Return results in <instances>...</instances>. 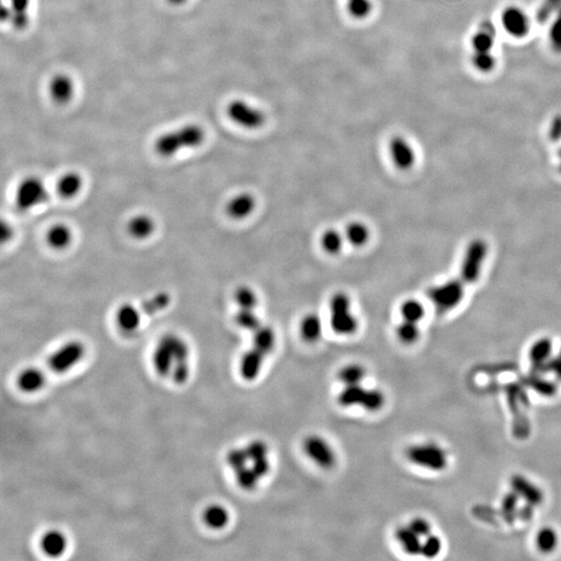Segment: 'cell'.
<instances>
[{"instance_id":"cell-42","label":"cell","mask_w":561,"mask_h":561,"mask_svg":"<svg viewBox=\"0 0 561 561\" xmlns=\"http://www.w3.org/2000/svg\"><path fill=\"white\" fill-rule=\"evenodd\" d=\"M493 30L486 28L479 30L472 37L471 46L475 52L492 51L494 47V35Z\"/></svg>"},{"instance_id":"cell-14","label":"cell","mask_w":561,"mask_h":561,"mask_svg":"<svg viewBox=\"0 0 561 561\" xmlns=\"http://www.w3.org/2000/svg\"><path fill=\"white\" fill-rule=\"evenodd\" d=\"M553 351V343L549 338L536 340L529 349V360L532 363V373L545 374Z\"/></svg>"},{"instance_id":"cell-18","label":"cell","mask_w":561,"mask_h":561,"mask_svg":"<svg viewBox=\"0 0 561 561\" xmlns=\"http://www.w3.org/2000/svg\"><path fill=\"white\" fill-rule=\"evenodd\" d=\"M265 356L253 347L243 355L240 363V373L245 381H254L260 373Z\"/></svg>"},{"instance_id":"cell-10","label":"cell","mask_w":561,"mask_h":561,"mask_svg":"<svg viewBox=\"0 0 561 561\" xmlns=\"http://www.w3.org/2000/svg\"><path fill=\"white\" fill-rule=\"evenodd\" d=\"M390 158L395 168L409 171L415 166L416 152L413 145L403 136H394L388 145Z\"/></svg>"},{"instance_id":"cell-51","label":"cell","mask_w":561,"mask_h":561,"mask_svg":"<svg viewBox=\"0 0 561 561\" xmlns=\"http://www.w3.org/2000/svg\"><path fill=\"white\" fill-rule=\"evenodd\" d=\"M561 0H545L542 7L538 12V22H546L549 16L553 14V11L558 12L560 10Z\"/></svg>"},{"instance_id":"cell-25","label":"cell","mask_w":561,"mask_h":561,"mask_svg":"<svg viewBox=\"0 0 561 561\" xmlns=\"http://www.w3.org/2000/svg\"><path fill=\"white\" fill-rule=\"evenodd\" d=\"M301 336L305 341L313 343L319 341L323 336V321L316 313H308L301 319L299 325Z\"/></svg>"},{"instance_id":"cell-20","label":"cell","mask_w":561,"mask_h":561,"mask_svg":"<svg viewBox=\"0 0 561 561\" xmlns=\"http://www.w3.org/2000/svg\"><path fill=\"white\" fill-rule=\"evenodd\" d=\"M345 243L347 240H345L343 232H340L337 229L334 228L325 229L321 233V238H319L321 249L329 256L339 255L345 247Z\"/></svg>"},{"instance_id":"cell-21","label":"cell","mask_w":561,"mask_h":561,"mask_svg":"<svg viewBox=\"0 0 561 561\" xmlns=\"http://www.w3.org/2000/svg\"><path fill=\"white\" fill-rule=\"evenodd\" d=\"M73 240L71 229L65 224L53 225L46 233V241L51 249L62 251L67 249Z\"/></svg>"},{"instance_id":"cell-53","label":"cell","mask_w":561,"mask_h":561,"mask_svg":"<svg viewBox=\"0 0 561 561\" xmlns=\"http://www.w3.org/2000/svg\"><path fill=\"white\" fill-rule=\"evenodd\" d=\"M549 136L551 140L554 142H558L561 140V116H555L551 122L550 128H549Z\"/></svg>"},{"instance_id":"cell-58","label":"cell","mask_w":561,"mask_h":561,"mask_svg":"<svg viewBox=\"0 0 561 561\" xmlns=\"http://www.w3.org/2000/svg\"><path fill=\"white\" fill-rule=\"evenodd\" d=\"M559 356H560V357H561V347H560V351H559Z\"/></svg>"},{"instance_id":"cell-55","label":"cell","mask_w":561,"mask_h":561,"mask_svg":"<svg viewBox=\"0 0 561 561\" xmlns=\"http://www.w3.org/2000/svg\"><path fill=\"white\" fill-rule=\"evenodd\" d=\"M14 231L13 228L8 224L7 222L3 221L1 223V230H0V237H1V241L3 243L7 242V241L11 240L12 237H13Z\"/></svg>"},{"instance_id":"cell-46","label":"cell","mask_w":561,"mask_h":561,"mask_svg":"<svg viewBox=\"0 0 561 561\" xmlns=\"http://www.w3.org/2000/svg\"><path fill=\"white\" fill-rule=\"evenodd\" d=\"M441 550V540L436 536L429 534V536H426L425 540L422 543L420 553L426 558H434V557L440 554Z\"/></svg>"},{"instance_id":"cell-48","label":"cell","mask_w":561,"mask_h":561,"mask_svg":"<svg viewBox=\"0 0 561 561\" xmlns=\"http://www.w3.org/2000/svg\"><path fill=\"white\" fill-rule=\"evenodd\" d=\"M247 460H249L245 449L236 448V449L230 450L227 456V462L234 472L247 466Z\"/></svg>"},{"instance_id":"cell-28","label":"cell","mask_w":561,"mask_h":561,"mask_svg":"<svg viewBox=\"0 0 561 561\" xmlns=\"http://www.w3.org/2000/svg\"><path fill=\"white\" fill-rule=\"evenodd\" d=\"M396 540L400 543L402 548L408 554L417 555L421 551V540L420 536L408 527H400L395 532Z\"/></svg>"},{"instance_id":"cell-24","label":"cell","mask_w":561,"mask_h":561,"mask_svg":"<svg viewBox=\"0 0 561 561\" xmlns=\"http://www.w3.org/2000/svg\"><path fill=\"white\" fill-rule=\"evenodd\" d=\"M73 82L66 75H58L50 82V95L56 103H67L73 96Z\"/></svg>"},{"instance_id":"cell-12","label":"cell","mask_w":561,"mask_h":561,"mask_svg":"<svg viewBox=\"0 0 561 561\" xmlns=\"http://www.w3.org/2000/svg\"><path fill=\"white\" fill-rule=\"evenodd\" d=\"M501 24L506 33L516 39L526 37L530 32V19L526 12L514 5H510L502 12Z\"/></svg>"},{"instance_id":"cell-47","label":"cell","mask_w":561,"mask_h":561,"mask_svg":"<svg viewBox=\"0 0 561 561\" xmlns=\"http://www.w3.org/2000/svg\"><path fill=\"white\" fill-rule=\"evenodd\" d=\"M549 39L553 49L561 53V8L557 12L556 18L551 25Z\"/></svg>"},{"instance_id":"cell-8","label":"cell","mask_w":561,"mask_h":561,"mask_svg":"<svg viewBox=\"0 0 561 561\" xmlns=\"http://www.w3.org/2000/svg\"><path fill=\"white\" fill-rule=\"evenodd\" d=\"M229 118L247 129H258L265 123V114L262 110L251 105L243 100H234L227 108Z\"/></svg>"},{"instance_id":"cell-39","label":"cell","mask_w":561,"mask_h":561,"mask_svg":"<svg viewBox=\"0 0 561 561\" xmlns=\"http://www.w3.org/2000/svg\"><path fill=\"white\" fill-rule=\"evenodd\" d=\"M536 543L538 550L544 553H550L558 544V536L552 528L545 527L536 534Z\"/></svg>"},{"instance_id":"cell-30","label":"cell","mask_w":561,"mask_h":561,"mask_svg":"<svg viewBox=\"0 0 561 561\" xmlns=\"http://www.w3.org/2000/svg\"><path fill=\"white\" fill-rule=\"evenodd\" d=\"M160 341L164 342L170 349L174 358V364L176 362L188 361L190 347L182 338L174 334H166L160 339Z\"/></svg>"},{"instance_id":"cell-16","label":"cell","mask_w":561,"mask_h":561,"mask_svg":"<svg viewBox=\"0 0 561 561\" xmlns=\"http://www.w3.org/2000/svg\"><path fill=\"white\" fill-rule=\"evenodd\" d=\"M343 234L347 243L353 247H366L371 239V230L368 225L361 221L349 223Z\"/></svg>"},{"instance_id":"cell-37","label":"cell","mask_w":561,"mask_h":561,"mask_svg":"<svg viewBox=\"0 0 561 561\" xmlns=\"http://www.w3.org/2000/svg\"><path fill=\"white\" fill-rule=\"evenodd\" d=\"M396 336L403 345H414L420 337V329L418 323L402 321L396 327Z\"/></svg>"},{"instance_id":"cell-5","label":"cell","mask_w":561,"mask_h":561,"mask_svg":"<svg viewBox=\"0 0 561 561\" xmlns=\"http://www.w3.org/2000/svg\"><path fill=\"white\" fill-rule=\"evenodd\" d=\"M407 456L410 462L432 471H443L448 464L446 452L436 444L411 446L408 448Z\"/></svg>"},{"instance_id":"cell-1","label":"cell","mask_w":561,"mask_h":561,"mask_svg":"<svg viewBox=\"0 0 561 561\" xmlns=\"http://www.w3.org/2000/svg\"><path fill=\"white\" fill-rule=\"evenodd\" d=\"M205 140V132L198 125H186L180 129L160 136L154 149L160 156L170 158L183 149L200 147Z\"/></svg>"},{"instance_id":"cell-19","label":"cell","mask_w":561,"mask_h":561,"mask_svg":"<svg viewBox=\"0 0 561 561\" xmlns=\"http://www.w3.org/2000/svg\"><path fill=\"white\" fill-rule=\"evenodd\" d=\"M156 229V224L152 217L147 214H138L128 222L127 231L130 236L138 240H145L152 236Z\"/></svg>"},{"instance_id":"cell-32","label":"cell","mask_w":561,"mask_h":561,"mask_svg":"<svg viewBox=\"0 0 561 561\" xmlns=\"http://www.w3.org/2000/svg\"><path fill=\"white\" fill-rule=\"evenodd\" d=\"M205 524L211 529H223L230 521L228 510L222 506H210L203 514Z\"/></svg>"},{"instance_id":"cell-2","label":"cell","mask_w":561,"mask_h":561,"mask_svg":"<svg viewBox=\"0 0 561 561\" xmlns=\"http://www.w3.org/2000/svg\"><path fill=\"white\" fill-rule=\"evenodd\" d=\"M329 325L339 336H351L359 329V321L353 313L351 297L343 291L332 295L329 301Z\"/></svg>"},{"instance_id":"cell-11","label":"cell","mask_w":561,"mask_h":561,"mask_svg":"<svg viewBox=\"0 0 561 561\" xmlns=\"http://www.w3.org/2000/svg\"><path fill=\"white\" fill-rule=\"evenodd\" d=\"M306 454L315 464L325 469H331L336 464V454L329 444L319 436H310L303 442Z\"/></svg>"},{"instance_id":"cell-4","label":"cell","mask_w":561,"mask_h":561,"mask_svg":"<svg viewBox=\"0 0 561 561\" xmlns=\"http://www.w3.org/2000/svg\"><path fill=\"white\" fill-rule=\"evenodd\" d=\"M488 256V245L482 239H474L466 247L460 265V277L464 283H475L482 275Z\"/></svg>"},{"instance_id":"cell-22","label":"cell","mask_w":561,"mask_h":561,"mask_svg":"<svg viewBox=\"0 0 561 561\" xmlns=\"http://www.w3.org/2000/svg\"><path fill=\"white\" fill-rule=\"evenodd\" d=\"M82 185H84V180L78 173H66L58 181L56 190L62 198L69 200V199L75 198L79 194L80 190H82Z\"/></svg>"},{"instance_id":"cell-13","label":"cell","mask_w":561,"mask_h":561,"mask_svg":"<svg viewBox=\"0 0 561 561\" xmlns=\"http://www.w3.org/2000/svg\"><path fill=\"white\" fill-rule=\"evenodd\" d=\"M257 200L249 192L235 195L226 205V212L235 221H242L251 216L256 210Z\"/></svg>"},{"instance_id":"cell-35","label":"cell","mask_w":561,"mask_h":561,"mask_svg":"<svg viewBox=\"0 0 561 561\" xmlns=\"http://www.w3.org/2000/svg\"><path fill=\"white\" fill-rule=\"evenodd\" d=\"M234 299L239 309L255 310L259 305V295L256 291L245 285L235 290Z\"/></svg>"},{"instance_id":"cell-7","label":"cell","mask_w":561,"mask_h":561,"mask_svg":"<svg viewBox=\"0 0 561 561\" xmlns=\"http://www.w3.org/2000/svg\"><path fill=\"white\" fill-rule=\"evenodd\" d=\"M47 200V188L42 180L36 177L24 179L16 192V205L20 210H30L44 204Z\"/></svg>"},{"instance_id":"cell-29","label":"cell","mask_w":561,"mask_h":561,"mask_svg":"<svg viewBox=\"0 0 561 561\" xmlns=\"http://www.w3.org/2000/svg\"><path fill=\"white\" fill-rule=\"evenodd\" d=\"M253 343H254V349H256L257 351H260V353L264 356L269 355V353L273 351V347H275V332H273L271 327L260 325V327L254 332Z\"/></svg>"},{"instance_id":"cell-50","label":"cell","mask_w":561,"mask_h":561,"mask_svg":"<svg viewBox=\"0 0 561 561\" xmlns=\"http://www.w3.org/2000/svg\"><path fill=\"white\" fill-rule=\"evenodd\" d=\"M173 379L174 382L178 385H183L186 383L187 379L190 377V366L188 362L181 361L176 362L173 367Z\"/></svg>"},{"instance_id":"cell-44","label":"cell","mask_w":561,"mask_h":561,"mask_svg":"<svg viewBox=\"0 0 561 561\" xmlns=\"http://www.w3.org/2000/svg\"><path fill=\"white\" fill-rule=\"evenodd\" d=\"M347 12L357 19H363L371 13V0H349L347 1Z\"/></svg>"},{"instance_id":"cell-40","label":"cell","mask_w":561,"mask_h":561,"mask_svg":"<svg viewBox=\"0 0 561 561\" xmlns=\"http://www.w3.org/2000/svg\"><path fill=\"white\" fill-rule=\"evenodd\" d=\"M235 474H236L237 484L245 490H255L260 479L255 470L253 469V466H243L241 469L235 471Z\"/></svg>"},{"instance_id":"cell-52","label":"cell","mask_w":561,"mask_h":561,"mask_svg":"<svg viewBox=\"0 0 561 561\" xmlns=\"http://www.w3.org/2000/svg\"><path fill=\"white\" fill-rule=\"evenodd\" d=\"M409 527L417 536L424 538L429 536L430 530H432L429 523L423 518L414 519V520L410 523Z\"/></svg>"},{"instance_id":"cell-15","label":"cell","mask_w":561,"mask_h":561,"mask_svg":"<svg viewBox=\"0 0 561 561\" xmlns=\"http://www.w3.org/2000/svg\"><path fill=\"white\" fill-rule=\"evenodd\" d=\"M512 490L524 499L527 503L536 506L542 503L544 495L540 488L522 475H514L510 480Z\"/></svg>"},{"instance_id":"cell-6","label":"cell","mask_w":561,"mask_h":561,"mask_svg":"<svg viewBox=\"0 0 561 561\" xmlns=\"http://www.w3.org/2000/svg\"><path fill=\"white\" fill-rule=\"evenodd\" d=\"M464 295L462 279H449L447 282L432 287L429 291V299L438 311H450L460 305Z\"/></svg>"},{"instance_id":"cell-27","label":"cell","mask_w":561,"mask_h":561,"mask_svg":"<svg viewBox=\"0 0 561 561\" xmlns=\"http://www.w3.org/2000/svg\"><path fill=\"white\" fill-rule=\"evenodd\" d=\"M153 365L160 377H166L174 367V358L164 342H158L153 353Z\"/></svg>"},{"instance_id":"cell-33","label":"cell","mask_w":561,"mask_h":561,"mask_svg":"<svg viewBox=\"0 0 561 561\" xmlns=\"http://www.w3.org/2000/svg\"><path fill=\"white\" fill-rule=\"evenodd\" d=\"M425 307L421 301L416 299H408L400 305V315L402 321L419 323L425 316Z\"/></svg>"},{"instance_id":"cell-36","label":"cell","mask_w":561,"mask_h":561,"mask_svg":"<svg viewBox=\"0 0 561 561\" xmlns=\"http://www.w3.org/2000/svg\"><path fill=\"white\" fill-rule=\"evenodd\" d=\"M365 374V369L361 365L351 364L340 370L338 379L345 386L360 385L363 382Z\"/></svg>"},{"instance_id":"cell-43","label":"cell","mask_w":561,"mask_h":561,"mask_svg":"<svg viewBox=\"0 0 561 561\" xmlns=\"http://www.w3.org/2000/svg\"><path fill=\"white\" fill-rule=\"evenodd\" d=\"M472 65L482 73H488L492 72L496 66V58L493 55L492 52H475L471 58Z\"/></svg>"},{"instance_id":"cell-38","label":"cell","mask_w":561,"mask_h":561,"mask_svg":"<svg viewBox=\"0 0 561 561\" xmlns=\"http://www.w3.org/2000/svg\"><path fill=\"white\" fill-rule=\"evenodd\" d=\"M526 384L529 387L538 392L540 395L550 397L556 393L557 388L555 384L551 381L543 379L542 374L532 373L530 377H527Z\"/></svg>"},{"instance_id":"cell-54","label":"cell","mask_w":561,"mask_h":561,"mask_svg":"<svg viewBox=\"0 0 561 561\" xmlns=\"http://www.w3.org/2000/svg\"><path fill=\"white\" fill-rule=\"evenodd\" d=\"M252 466L253 469H254L255 472H256L257 475H258L260 478L264 477L265 475H267V474H269V469H271V464H269V458H263V460L253 462Z\"/></svg>"},{"instance_id":"cell-41","label":"cell","mask_w":561,"mask_h":561,"mask_svg":"<svg viewBox=\"0 0 561 561\" xmlns=\"http://www.w3.org/2000/svg\"><path fill=\"white\" fill-rule=\"evenodd\" d=\"M235 321L239 327L247 331L255 332L262 325L255 310L239 309L235 315Z\"/></svg>"},{"instance_id":"cell-26","label":"cell","mask_w":561,"mask_h":561,"mask_svg":"<svg viewBox=\"0 0 561 561\" xmlns=\"http://www.w3.org/2000/svg\"><path fill=\"white\" fill-rule=\"evenodd\" d=\"M45 375L37 368H27L18 377V387L25 393H35L43 388Z\"/></svg>"},{"instance_id":"cell-31","label":"cell","mask_w":561,"mask_h":561,"mask_svg":"<svg viewBox=\"0 0 561 561\" xmlns=\"http://www.w3.org/2000/svg\"><path fill=\"white\" fill-rule=\"evenodd\" d=\"M11 8L9 10L10 21L17 29H24L27 26L28 9L29 0H10Z\"/></svg>"},{"instance_id":"cell-34","label":"cell","mask_w":561,"mask_h":561,"mask_svg":"<svg viewBox=\"0 0 561 561\" xmlns=\"http://www.w3.org/2000/svg\"><path fill=\"white\" fill-rule=\"evenodd\" d=\"M171 295L168 292H158L142 303V312L148 316L158 314L166 309L171 303Z\"/></svg>"},{"instance_id":"cell-49","label":"cell","mask_w":561,"mask_h":561,"mask_svg":"<svg viewBox=\"0 0 561 561\" xmlns=\"http://www.w3.org/2000/svg\"><path fill=\"white\" fill-rule=\"evenodd\" d=\"M245 451L249 456V460L252 462L267 458V446L259 440L251 442L245 448Z\"/></svg>"},{"instance_id":"cell-17","label":"cell","mask_w":561,"mask_h":561,"mask_svg":"<svg viewBox=\"0 0 561 561\" xmlns=\"http://www.w3.org/2000/svg\"><path fill=\"white\" fill-rule=\"evenodd\" d=\"M140 311L132 303H124L116 312V323L122 331L132 332L138 329L140 325Z\"/></svg>"},{"instance_id":"cell-9","label":"cell","mask_w":561,"mask_h":561,"mask_svg":"<svg viewBox=\"0 0 561 561\" xmlns=\"http://www.w3.org/2000/svg\"><path fill=\"white\" fill-rule=\"evenodd\" d=\"M84 353L86 349L82 342H68L49 358L48 365L55 373H64L75 366L84 358Z\"/></svg>"},{"instance_id":"cell-57","label":"cell","mask_w":561,"mask_h":561,"mask_svg":"<svg viewBox=\"0 0 561 561\" xmlns=\"http://www.w3.org/2000/svg\"><path fill=\"white\" fill-rule=\"evenodd\" d=\"M559 170H560V173H561V158H560V166H559Z\"/></svg>"},{"instance_id":"cell-3","label":"cell","mask_w":561,"mask_h":561,"mask_svg":"<svg viewBox=\"0 0 561 561\" xmlns=\"http://www.w3.org/2000/svg\"><path fill=\"white\" fill-rule=\"evenodd\" d=\"M342 407L361 406L368 411H377L385 403V396L379 390H368L361 385L345 386L338 396Z\"/></svg>"},{"instance_id":"cell-56","label":"cell","mask_w":561,"mask_h":561,"mask_svg":"<svg viewBox=\"0 0 561 561\" xmlns=\"http://www.w3.org/2000/svg\"><path fill=\"white\" fill-rule=\"evenodd\" d=\"M168 1L169 3H172V5H179L184 3L186 0H168Z\"/></svg>"},{"instance_id":"cell-23","label":"cell","mask_w":561,"mask_h":561,"mask_svg":"<svg viewBox=\"0 0 561 561\" xmlns=\"http://www.w3.org/2000/svg\"><path fill=\"white\" fill-rule=\"evenodd\" d=\"M41 548L48 556L53 558L60 556L67 549V538L65 534L58 530H50L42 538Z\"/></svg>"},{"instance_id":"cell-45","label":"cell","mask_w":561,"mask_h":561,"mask_svg":"<svg viewBox=\"0 0 561 561\" xmlns=\"http://www.w3.org/2000/svg\"><path fill=\"white\" fill-rule=\"evenodd\" d=\"M519 498H520V496L512 490V492L506 494L503 500H502V514H503L504 519L508 522L516 518V512H516V508H518Z\"/></svg>"}]
</instances>
